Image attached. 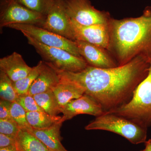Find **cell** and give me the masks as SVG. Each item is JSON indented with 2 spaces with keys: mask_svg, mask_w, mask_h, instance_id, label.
<instances>
[{
  "mask_svg": "<svg viewBox=\"0 0 151 151\" xmlns=\"http://www.w3.org/2000/svg\"><path fill=\"white\" fill-rule=\"evenodd\" d=\"M150 63L138 56L122 66L97 68L88 65L78 72L57 69L61 77L74 81L93 97L104 112L111 111L130 101L135 89L148 74Z\"/></svg>",
  "mask_w": 151,
  "mask_h": 151,
  "instance_id": "6da1fadb",
  "label": "cell"
},
{
  "mask_svg": "<svg viewBox=\"0 0 151 151\" xmlns=\"http://www.w3.org/2000/svg\"><path fill=\"white\" fill-rule=\"evenodd\" d=\"M110 37L108 52L118 66L138 56L151 62V6L140 16L117 19L111 17L108 24Z\"/></svg>",
  "mask_w": 151,
  "mask_h": 151,
  "instance_id": "7a4b0ae2",
  "label": "cell"
},
{
  "mask_svg": "<svg viewBox=\"0 0 151 151\" xmlns=\"http://www.w3.org/2000/svg\"><path fill=\"white\" fill-rule=\"evenodd\" d=\"M123 116L148 129L151 126V62L148 74L135 89L130 101L107 111Z\"/></svg>",
  "mask_w": 151,
  "mask_h": 151,
  "instance_id": "3957f363",
  "label": "cell"
},
{
  "mask_svg": "<svg viewBox=\"0 0 151 151\" xmlns=\"http://www.w3.org/2000/svg\"><path fill=\"white\" fill-rule=\"evenodd\" d=\"M86 130H103L122 136L132 144L145 143L147 129L137 122L112 113H104L85 127Z\"/></svg>",
  "mask_w": 151,
  "mask_h": 151,
  "instance_id": "277c9868",
  "label": "cell"
},
{
  "mask_svg": "<svg viewBox=\"0 0 151 151\" xmlns=\"http://www.w3.org/2000/svg\"><path fill=\"white\" fill-rule=\"evenodd\" d=\"M28 43L33 47L45 62L62 71L78 72L89 65L83 58L78 57L65 50L44 45L32 38L24 36Z\"/></svg>",
  "mask_w": 151,
  "mask_h": 151,
  "instance_id": "5b68a950",
  "label": "cell"
},
{
  "mask_svg": "<svg viewBox=\"0 0 151 151\" xmlns=\"http://www.w3.org/2000/svg\"><path fill=\"white\" fill-rule=\"evenodd\" d=\"M5 27L20 31L24 36L32 38L44 45L65 50L76 56L83 58L79 54L75 41L63 37L40 27L32 24H12L6 26Z\"/></svg>",
  "mask_w": 151,
  "mask_h": 151,
  "instance_id": "8992f818",
  "label": "cell"
},
{
  "mask_svg": "<svg viewBox=\"0 0 151 151\" xmlns=\"http://www.w3.org/2000/svg\"><path fill=\"white\" fill-rule=\"evenodd\" d=\"M46 17L31 10L14 1L1 0V30L12 24H32L41 27L45 21Z\"/></svg>",
  "mask_w": 151,
  "mask_h": 151,
  "instance_id": "52a82bcc",
  "label": "cell"
},
{
  "mask_svg": "<svg viewBox=\"0 0 151 151\" xmlns=\"http://www.w3.org/2000/svg\"><path fill=\"white\" fill-rule=\"evenodd\" d=\"M62 1L68 15L79 24H108L111 17L108 12L95 9L90 0Z\"/></svg>",
  "mask_w": 151,
  "mask_h": 151,
  "instance_id": "ba28073f",
  "label": "cell"
},
{
  "mask_svg": "<svg viewBox=\"0 0 151 151\" xmlns=\"http://www.w3.org/2000/svg\"><path fill=\"white\" fill-rule=\"evenodd\" d=\"M41 27L70 40L75 41L71 19L65 12L62 0H55Z\"/></svg>",
  "mask_w": 151,
  "mask_h": 151,
  "instance_id": "9c48e42d",
  "label": "cell"
},
{
  "mask_svg": "<svg viewBox=\"0 0 151 151\" xmlns=\"http://www.w3.org/2000/svg\"><path fill=\"white\" fill-rule=\"evenodd\" d=\"M75 40L82 41L108 50L110 45L108 24L83 25L71 19Z\"/></svg>",
  "mask_w": 151,
  "mask_h": 151,
  "instance_id": "30bf717a",
  "label": "cell"
},
{
  "mask_svg": "<svg viewBox=\"0 0 151 151\" xmlns=\"http://www.w3.org/2000/svg\"><path fill=\"white\" fill-rule=\"evenodd\" d=\"M75 42L79 54L89 65L101 68L118 66L113 56L105 49L82 41Z\"/></svg>",
  "mask_w": 151,
  "mask_h": 151,
  "instance_id": "8fae6325",
  "label": "cell"
},
{
  "mask_svg": "<svg viewBox=\"0 0 151 151\" xmlns=\"http://www.w3.org/2000/svg\"><path fill=\"white\" fill-rule=\"evenodd\" d=\"M64 122L80 114H87L97 117L105 113L103 108L93 97L84 94L73 99L60 108Z\"/></svg>",
  "mask_w": 151,
  "mask_h": 151,
  "instance_id": "7c38bea8",
  "label": "cell"
},
{
  "mask_svg": "<svg viewBox=\"0 0 151 151\" xmlns=\"http://www.w3.org/2000/svg\"><path fill=\"white\" fill-rule=\"evenodd\" d=\"M32 68L27 65L22 55L16 52L0 59V70L4 72L13 82L24 78Z\"/></svg>",
  "mask_w": 151,
  "mask_h": 151,
  "instance_id": "4fadbf2b",
  "label": "cell"
},
{
  "mask_svg": "<svg viewBox=\"0 0 151 151\" xmlns=\"http://www.w3.org/2000/svg\"><path fill=\"white\" fill-rule=\"evenodd\" d=\"M60 79L57 69L50 63L45 62L42 70L30 87L28 94L33 96L52 90Z\"/></svg>",
  "mask_w": 151,
  "mask_h": 151,
  "instance_id": "5bb4252c",
  "label": "cell"
},
{
  "mask_svg": "<svg viewBox=\"0 0 151 151\" xmlns=\"http://www.w3.org/2000/svg\"><path fill=\"white\" fill-rule=\"evenodd\" d=\"M64 122L62 117L61 121L49 128L41 129L32 128L28 131L43 143L49 151H68L61 142L60 129Z\"/></svg>",
  "mask_w": 151,
  "mask_h": 151,
  "instance_id": "9a60e30c",
  "label": "cell"
},
{
  "mask_svg": "<svg viewBox=\"0 0 151 151\" xmlns=\"http://www.w3.org/2000/svg\"><path fill=\"white\" fill-rule=\"evenodd\" d=\"M60 78L59 83L53 87L52 90L61 108L71 100L81 97L85 94V90L82 86L74 81L61 76Z\"/></svg>",
  "mask_w": 151,
  "mask_h": 151,
  "instance_id": "2e32d148",
  "label": "cell"
},
{
  "mask_svg": "<svg viewBox=\"0 0 151 151\" xmlns=\"http://www.w3.org/2000/svg\"><path fill=\"white\" fill-rule=\"evenodd\" d=\"M15 139L17 151H49L37 137L26 129H20Z\"/></svg>",
  "mask_w": 151,
  "mask_h": 151,
  "instance_id": "e0dca14e",
  "label": "cell"
},
{
  "mask_svg": "<svg viewBox=\"0 0 151 151\" xmlns=\"http://www.w3.org/2000/svg\"><path fill=\"white\" fill-rule=\"evenodd\" d=\"M26 114L30 127L38 129L49 128L62 120V116H52L43 112H27Z\"/></svg>",
  "mask_w": 151,
  "mask_h": 151,
  "instance_id": "ac0fdd59",
  "label": "cell"
},
{
  "mask_svg": "<svg viewBox=\"0 0 151 151\" xmlns=\"http://www.w3.org/2000/svg\"><path fill=\"white\" fill-rule=\"evenodd\" d=\"M38 105L45 113L52 116H58L61 113L58 102L52 90L33 95Z\"/></svg>",
  "mask_w": 151,
  "mask_h": 151,
  "instance_id": "d6986e66",
  "label": "cell"
},
{
  "mask_svg": "<svg viewBox=\"0 0 151 151\" xmlns=\"http://www.w3.org/2000/svg\"><path fill=\"white\" fill-rule=\"evenodd\" d=\"M45 62L41 60L37 65L32 67L26 77L15 82H13L14 88L18 95L28 94L30 87L39 75L44 65Z\"/></svg>",
  "mask_w": 151,
  "mask_h": 151,
  "instance_id": "ffe728a7",
  "label": "cell"
},
{
  "mask_svg": "<svg viewBox=\"0 0 151 151\" xmlns=\"http://www.w3.org/2000/svg\"><path fill=\"white\" fill-rule=\"evenodd\" d=\"M0 97L2 100L12 103L16 102L18 97L14 88L13 81L2 70H0Z\"/></svg>",
  "mask_w": 151,
  "mask_h": 151,
  "instance_id": "44dd1931",
  "label": "cell"
},
{
  "mask_svg": "<svg viewBox=\"0 0 151 151\" xmlns=\"http://www.w3.org/2000/svg\"><path fill=\"white\" fill-rule=\"evenodd\" d=\"M18 3L31 10L47 15L55 0H6Z\"/></svg>",
  "mask_w": 151,
  "mask_h": 151,
  "instance_id": "7402d4cb",
  "label": "cell"
},
{
  "mask_svg": "<svg viewBox=\"0 0 151 151\" xmlns=\"http://www.w3.org/2000/svg\"><path fill=\"white\" fill-rule=\"evenodd\" d=\"M26 111L17 102L12 103L11 116L18 125L20 129L29 130L32 127L28 122Z\"/></svg>",
  "mask_w": 151,
  "mask_h": 151,
  "instance_id": "603a6c76",
  "label": "cell"
},
{
  "mask_svg": "<svg viewBox=\"0 0 151 151\" xmlns=\"http://www.w3.org/2000/svg\"><path fill=\"white\" fill-rule=\"evenodd\" d=\"M16 102L18 103L26 112L35 111L45 112L38 105L33 96L30 94H27L19 95Z\"/></svg>",
  "mask_w": 151,
  "mask_h": 151,
  "instance_id": "cb8c5ba5",
  "label": "cell"
},
{
  "mask_svg": "<svg viewBox=\"0 0 151 151\" xmlns=\"http://www.w3.org/2000/svg\"><path fill=\"white\" fill-rule=\"evenodd\" d=\"M18 125L12 119H0V133L15 138L19 131Z\"/></svg>",
  "mask_w": 151,
  "mask_h": 151,
  "instance_id": "d4e9b609",
  "label": "cell"
},
{
  "mask_svg": "<svg viewBox=\"0 0 151 151\" xmlns=\"http://www.w3.org/2000/svg\"><path fill=\"white\" fill-rule=\"evenodd\" d=\"M12 102L7 100H0V119H12L11 116Z\"/></svg>",
  "mask_w": 151,
  "mask_h": 151,
  "instance_id": "484cf974",
  "label": "cell"
},
{
  "mask_svg": "<svg viewBox=\"0 0 151 151\" xmlns=\"http://www.w3.org/2000/svg\"><path fill=\"white\" fill-rule=\"evenodd\" d=\"M15 138L0 133V148L15 145Z\"/></svg>",
  "mask_w": 151,
  "mask_h": 151,
  "instance_id": "4316f807",
  "label": "cell"
},
{
  "mask_svg": "<svg viewBox=\"0 0 151 151\" xmlns=\"http://www.w3.org/2000/svg\"><path fill=\"white\" fill-rule=\"evenodd\" d=\"M16 147L15 145L9 146L6 147L0 148V151H17Z\"/></svg>",
  "mask_w": 151,
  "mask_h": 151,
  "instance_id": "83f0119b",
  "label": "cell"
},
{
  "mask_svg": "<svg viewBox=\"0 0 151 151\" xmlns=\"http://www.w3.org/2000/svg\"><path fill=\"white\" fill-rule=\"evenodd\" d=\"M145 143V147L141 151H151V139H149L148 140L146 141Z\"/></svg>",
  "mask_w": 151,
  "mask_h": 151,
  "instance_id": "f1b7e54d",
  "label": "cell"
},
{
  "mask_svg": "<svg viewBox=\"0 0 151 151\" xmlns=\"http://www.w3.org/2000/svg\"></svg>",
  "mask_w": 151,
  "mask_h": 151,
  "instance_id": "f546056e",
  "label": "cell"
}]
</instances>
